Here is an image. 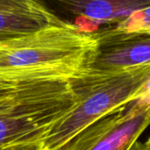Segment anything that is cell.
Wrapping results in <instances>:
<instances>
[{
  "instance_id": "4",
  "label": "cell",
  "mask_w": 150,
  "mask_h": 150,
  "mask_svg": "<svg viewBox=\"0 0 150 150\" xmlns=\"http://www.w3.org/2000/svg\"><path fill=\"white\" fill-rule=\"evenodd\" d=\"M150 126V103L134 99L76 134L58 150H131Z\"/></svg>"
},
{
  "instance_id": "7",
  "label": "cell",
  "mask_w": 150,
  "mask_h": 150,
  "mask_svg": "<svg viewBox=\"0 0 150 150\" xmlns=\"http://www.w3.org/2000/svg\"><path fill=\"white\" fill-rule=\"evenodd\" d=\"M49 25H62L34 0H0V43Z\"/></svg>"
},
{
  "instance_id": "5",
  "label": "cell",
  "mask_w": 150,
  "mask_h": 150,
  "mask_svg": "<svg viewBox=\"0 0 150 150\" xmlns=\"http://www.w3.org/2000/svg\"><path fill=\"white\" fill-rule=\"evenodd\" d=\"M60 25L92 34L116 26L150 0H34Z\"/></svg>"
},
{
  "instance_id": "12",
  "label": "cell",
  "mask_w": 150,
  "mask_h": 150,
  "mask_svg": "<svg viewBox=\"0 0 150 150\" xmlns=\"http://www.w3.org/2000/svg\"><path fill=\"white\" fill-rule=\"evenodd\" d=\"M145 144H146V146H147V147H148V148L150 149V137L148 139V140H147V142H145Z\"/></svg>"
},
{
  "instance_id": "11",
  "label": "cell",
  "mask_w": 150,
  "mask_h": 150,
  "mask_svg": "<svg viewBox=\"0 0 150 150\" xmlns=\"http://www.w3.org/2000/svg\"><path fill=\"white\" fill-rule=\"evenodd\" d=\"M131 150H150L145 143L140 142H136L135 144L132 147Z\"/></svg>"
},
{
  "instance_id": "9",
  "label": "cell",
  "mask_w": 150,
  "mask_h": 150,
  "mask_svg": "<svg viewBox=\"0 0 150 150\" xmlns=\"http://www.w3.org/2000/svg\"><path fill=\"white\" fill-rule=\"evenodd\" d=\"M0 150H47L42 141L23 142L0 147Z\"/></svg>"
},
{
  "instance_id": "1",
  "label": "cell",
  "mask_w": 150,
  "mask_h": 150,
  "mask_svg": "<svg viewBox=\"0 0 150 150\" xmlns=\"http://www.w3.org/2000/svg\"><path fill=\"white\" fill-rule=\"evenodd\" d=\"M97 45L93 34L47 26L0 43V78L72 80L89 71Z\"/></svg>"
},
{
  "instance_id": "6",
  "label": "cell",
  "mask_w": 150,
  "mask_h": 150,
  "mask_svg": "<svg viewBox=\"0 0 150 150\" xmlns=\"http://www.w3.org/2000/svg\"><path fill=\"white\" fill-rule=\"evenodd\" d=\"M97 50L88 72L108 75L150 65V33L115 26L92 33Z\"/></svg>"
},
{
  "instance_id": "2",
  "label": "cell",
  "mask_w": 150,
  "mask_h": 150,
  "mask_svg": "<svg viewBox=\"0 0 150 150\" xmlns=\"http://www.w3.org/2000/svg\"><path fill=\"white\" fill-rule=\"evenodd\" d=\"M77 99L72 80L0 78V147L43 141Z\"/></svg>"
},
{
  "instance_id": "8",
  "label": "cell",
  "mask_w": 150,
  "mask_h": 150,
  "mask_svg": "<svg viewBox=\"0 0 150 150\" xmlns=\"http://www.w3.org/2000/svg\"><path fill=\"white\" fill-rule=\"evenodd\" d=\"M115 27L127 32H145L150 30V6L134 12Z\"/></svg>"
},
{
  "instance_id": "3",
  "label": "cell",
  "mask_w": 150,
  "mask_h": 150,
  "mask_svg": "<svg viewBox=\"0 0 150 150\" xmlns=\"http://www.w3.org/2000/svg\"><path fill=\"white\" fill-rule=\"evenodd\" d=\"M72 82L77 102L42 141L47 150H58L88 126L140 98L150 83V65L108 75L87 72Z\"/></svg>"
},
{
  "instance_id": "10",
  "label": "cell",
  "mask_w": 150,
  "mask_h": 150,
  "mask_svg": "<svg viewBox=\"0 0 150 150\" xmlns=\"http://www.w3.org/2000/svg\"><path fill=\"white\" fill-rule=\"evenodd\" d=\"M140 99L142 100L143 102L150 103V83H149V85H148V89L143 93V95L140 98Z\"/></svg>"
}]
</instances>
